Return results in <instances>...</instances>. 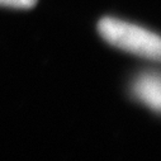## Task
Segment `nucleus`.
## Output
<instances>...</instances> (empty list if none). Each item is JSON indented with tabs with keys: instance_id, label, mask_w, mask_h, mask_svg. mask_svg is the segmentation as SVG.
Wrapping results in <instances>:
<instances>
[{
	"instance_id": "f03ea898",
	"label": "nucleus",
	"mask_w": 161,
	"mask_h": 161,
	"mask_svg": "<svg viewBox=\"0 0 161 161\" xmlns=\"http://www.w3.org/2000/svg\"><path fill=\"white\" fill-rule=\"evenodd\" d=\"M133 97L158 113L161 108V85L158 72H145L132 85Z\"/></svg>"
},
{
	"instance_id": "f257e3e1",
	"label": "nucleus",
	"mask_w": 161,
	"mask_h": 161,
	"mask_svg": "<svg viewBox=\"0 0 161 161\" xmlns=\"http://www.w3.org/2000/svg\"><path fill=\"white\" fill-rule=\"evenodd\" d=\"M98 32L105 42L122 51L152 61L161 57L160 37L145 28L115 18H103L98 23Z\"/></svg>"
},
{
	"instance_id": "7ed1b4c3",
	"label": "nucleus",
	"mask_w": 161,
	"mask_h": 161,
	"mask_svg": "<svg viewBox=\"0 0 161 161\" xmlns=\"http://www.w3.org/2000/svg\"><path fill=\"white\" fill-rule=\"evenodd\" d=\"M37 0H0V7H9L15 9H29L34 7Z\"/></svg>"
}]
</instances>
